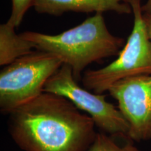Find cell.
Segmentation results:
<instances>
[{"label": "cell", "mask_w": 151, "mask_h": 151, "mask_svg": "<svg viewBox=\"0 0 151 151\" xmlns=\"http://www.w3.org/2000/svg\"><path fill=\"white\" fill-rule=\"evenodd\" d=\"M134 25L127 43L116 60L106 67L89 69L81 78L86 89L104 94L122 79L151 74V41L141 10V0H129Z\"/></svg>", "instance_id": "3"}, {"label": "cell", "mask_w": 151, "mask_h": 151, "mask_svg": "<svg viewBox=\"0 0 151 151\" xmlns=\"http://www.w3.org/2000/svg\"><path fill=\"white\" fill-rule=\"evenodd\" d=\"M143 19H144L147 30H148L149 37H150V39L151 41V16H149V15H146V14H143Z\"/></svg>", "instance_id": "12"}, {"label": "cell", "mask_w": 151, "mask_h": 151, "mask_svg": "<svg viewBox=\"0 0 151 151\" xmlns=\"http://www.w3.org/2000/svg\"><path fill=\"white\" fill-rule=\"evenodd\" d=\"M43 92L65 97L76 106L91 118L96 127L111 137H127L129 124L122 114L104 94H96L81 88L67 64L47 81Z\"/></svg>", "instance_id": "5"}, {"label": "cell", "mask_w": 151, "mask_h": 151, "mask_svg": "<svg viewBox=\"0 0 151 151\" xmlns=\"http://www.w3.org/2000/svg\"><path fill=\"white\" fill-rule=\"evenodd\" d=\"M16 28L9 20L0 25V65L3 67L35 49L31 41L17 35Z\"/></svg>", "instance_id": "8"}, {"label": "cell", "mask_w": 151, "mask_h": 151, "mask_svg": "<svg viewBox=\"0 0 151 151\" xmlns=\"http://www.w3.org/2000/svg\"><path fill=\"white\" fill-rule=\"evenodd\" d=\"M12 1V11L9 21L18 28L20 25L23 18L29 8L34 6L35 0H11Z\"/></svg>", "instance_id": "10"}, {"label": "cell", "mask_w": 151, "mask_h": 151, "mask_svg": "<svg viewBox=\"0 0 151 151\" xmlns=\"http://www.w3.org/2000/svg\"><path fill=\"white\" fill-rule=\"evenodd\" d=\"M88 151H140L131 142L120 146L113 137L105 133H97L94 142Z\"/></svg>", "instance_id": "9"}, {"label": "cell", "mask_w": 151, "mask_h": 151, "mask_svg": "<svg viewBox=\"0 0 151 151\" xmlns=\"http://www.w3.org/2000/svg\"><path fill=\"white\" fill-rule=\"evenodd\" d=\"M129 0H35L37 13L60 16L67 12L89 13L113 11L118 14L132 13Z\"/></svg>", "instance_id": "7"}, {"label": "cell", "mask_w": 151, "mask_h": 151, "mask_svg": "<svg viewBox=\"0 0 151 151\" xmlns=\"http://www.w3.org/2000/svg\"><path fill=\"white\" fill-rule=\"evenodd\" d=\"M141 10L143 14L151 16V0H147L146 2L141 6Z\"/></svg>", "instance_id": "11"}, {"label": "cell", "mask_w": 151, "mask_h": 151, "mask_svg": "<svg viewBox=\"0 0 151 151\" xmlns=\"http://www.w3.org/2000/svg\"><path fill=\"white\" fill-rule=\"evenodd\" d=\"M108 92L129 124L128 139L136 142L151 140V74L122 79Z\"/></svg>", "instance_id": "6"}, {"label": "cell", "mask_w": 151, "mask_h": 151, "mask_svg": "<svg viewBox=\"0 0 151 151\" xmlns=\"http://www.w3.org/2000/svg\"><path fill=\"white\" fill-rule=\"evenodd\" d=\"M8 130L23 151H88L95 123L70 100L43 92L9 114Z\"/></svg>", "instance_id": "1"}, {"label": "cell", "mask_w": 151, "mask_h": 151, "mask_svg": "<svg viewBox=\"0 0 151 151\" xmlns=\"http://www.w3.org/2000/svg\"><path fill=\"white\" fill-rule=\"evenodd\" d=\"M102 12L96 13L82 23L55 35L24 32L21 37L31 41L35 49L50 52L70 66L76 81L93 62L120 53L124 39L109 31Z\"/></svg>", "instance_id": "2"}, {"label": "cell", "mask_w": 151, "mask_h": 151, "mask_svg": "<svg viewBox=\"0 0 151 151\" xmlns=\"http://www.w3.org/2000/svg\"><path fill=\"white\" fill-rule=\"evenodd\" d=\"M62 65L58 57L37 50L4 66L0 72L1 113L10 114L39 97Z\"/></svg>", "instance_id": "4"}]
</instances>
